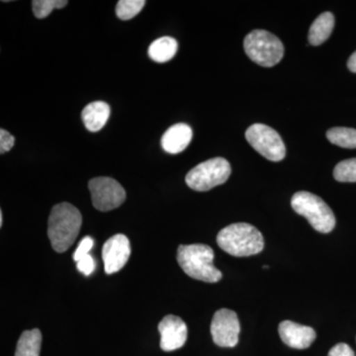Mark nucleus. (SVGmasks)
<instances>
[{"instance_id":"f257e3e1","label":"nucleus","mask_w":356,"mask_h":356,"mask_svg":"<svg viewBox=\"0 0 356 356\" xmlns=\"http://www.w3.org/2000/svg\"><path fill=\"white\" fill-rule=\"evenodd\" d=\"M83 216L72 204L64 202L54 206L48 222V236L51 247L57 252L69 250L79 236Z\"/></svg>"},{"instance_id":"f03ea898","label":"nucleus","mask_w":356,"mask_h":356,"mask_svg":"<svg viewBox=\"0 0 356 356\" xmlns=\"http://www.w3.org/2000/svg\"><path fill=\"white\" fill-rule=\"evenodd\" d=\"M217 243L224 252L236 257L259 254L264 248L261 232L247 222H236L221 229Z\"/></svg>"},{"instance_id":"7ed1b4c3","label":"nucleus","mask_w":356,"mask_h":356,"mask_svg":"<svg viewBox=\"0 0 356 356\" xmlns=\"http://www.w3.org/2000/svg\"><path fill=\"white\" fill-rule=\"evenodd\" d=\"M214 252L207 245H181L177 250V262L187 275L203 282L216 283L222 273L213 264Z\"/></svg>"},{"instance_id":"20e7f679","label":"nucleus","mask_w":356,"mask_h":356,"mask_svg":"<svg viewBox=\"0 0 356 356\" xmlns=\"http://www.w3.org/2000/svg\"><path fill=\"white\" fill-rule=\"evenodd\" d=\"M293 210L305 217L311 226L320 233H331L336 227V217L322 198L307 191L295 193L291 199Z\"/></svg>"},{"instance_id":"39448f33","label":"nucleus","mask_w":356,"mask_h":356,"mask_svg":"<svg viewBox=\"0 0 356 356\" xmlns=\"http://www.w3.org/2000/svg\"><path fill=\"white\" fill-rule=\"evenodd\" d=\"M243 48L252 62L264 67H274L284 56L282 42L266 30L250 32L243 41Z\"/></svg>"},{"instance_id":"423d86ee","label":"nucleus","mask_w":356,"mask_h":356,"mask_svg":"<svg viewBox=\"0 0 356 356\" xmlns=\"http://www.w3.org/2000/svg\"><path fill=\"white\" fill-rule=\"evenodd\" d=\"M229 161L222 158L208 159L192 168L185 177V182L195 191H208L224 184L231 175Z\"/></svg>"},{"instance_id":"0eeeda50","label":"nucleus","mask_w":356,"mask_h":356,"mask_svg":"<svg viewBox=\"0 0 356 356\" xmlns=\"http://www.w3.org/2000/svg\"><path fill=\"white\" fill-rule=\"evenodd\" d=\"M245 138L257 153L271 161L285 158L286 149L280 134L264 124H254L245 132Z\"/></svg>"},{"instance_id":"6e6552de","label":"nucleus","mask_w":356,"mask_h":356,"mask_svg":"<svg viewBox=\"0 0 356 356\" xmlns=\"http://www.w3.org/2000/svg\"><path fill=\"white\" fill-rule=\"evenodd\" d=\"M88 188L93 206L102 212L116 209L125 202V189L113 178H93L89 181Z\"/></svg>"},{"instance_id":"1a4fd4ad","label":"nucleus","mask_w":356,"mask_h":356,"mask_svg":"<svg viewBox=\"0 0 356 356\" xmlns=\"http://www.w3.org/2000/svg\"><path fill=\"white\" fill-rule=\"evenodd\" d=\"M241 325L235 312L221 309L215 313L211 323L213 341L221 348H234L238 343Z\"/></svg>"},{"instance_id":"9d476101","label":"nucleus","mask_w":356,"mask_h":356,"mask_svg":"<svg viewBox=\"0 0 356 356\" xmlns=\"http://www.w3.org/2000/svg\"><path fill=\"white\" fill-rule=\"evenodd\" d=\"M130 255L131 245L127 236L122 234L111 236L102 248L105 273L113 274L120 271L127 264Z\"/></svg>"},{"instance_id":"9b49d317","label":"nucleus","mask_w":356,"mask_h":356,"mask_svg":"<svg viewBox=\"0 0 356 356\" xmlns=\"http://www.w3.org/2000/svg\"><path fill=\"white\" fill-rule=\"evenodd\" d=\"M161 348L173 351L181 348L187 341V325L181 318L168 315L159 325Z\"/></svg>"},{"instance_id":"f8f14e48","label":"nucleus","mask_w":356,"mask_h":356,"mask_svg":"<svg viewBox=\"0 0 356 356\" xmlns=\"http://www.w3.org/2000/svg\"><path fill=\"white\" fill-rule=\"evenodd\" d=\"M283 343L296 350L310 348L315 341L316 332L311 327L297 324L292 321H283L278 327Z\"/></svg>"},{"instance_id":"ddd939ff","label":"nucleus","mask_w":356,"mask_h":356,"mask_svg":"<svg viewBox=\"0 0 356 356\" xmlns=\"http://www.w3.org/2000/svg\"><path fill=\"white\" fill-rule=\"evenodd\" d=\"M192 129L184 123L168 128L161 137V147L166 153L177 154L184 152L192 140Z\"/></svg>"},{"instance_id":"4468645a","label":"nucleus","mask_w":356,"mask_h":356,"mask_svg":"<svg viewBox=\"0 0 356 356\" xmlns=\"http://www.w3.org/2000/svg\"><path fill=\"white\" fill-rule=\"evenodd\" d=\"M110 116V107L106 102H95L89 103L81 112L84 126L90 132L102 130Z\"/></svg>"},{"instance_id":"2eb2a0df","label":"nucleus","mask_w":356,"mask_h":356,"mask_svg":"<svg viewBox=\"0 0 356 356\" xmlns=\"http://www.w3.org/2000/svg\"><path fill=\"white\" fill-rule=\"evenodd\" d=\"M334 27V16L331 13H324L314 21L309 31V42L318 46L329 39Z\"/></svg>"},{"instance_id":"dca6fc26","label":"nucleus","mask_w":356,"mask_h":356,"mask_svg":"<svg viewBox=\"0 0 356 356\" xmlns=\"http://www.w3.org/2000/svg\"><path fill=\"white\" fill-rule=\"evenodd\" d=\"M178 43L172 37H163L154 41L149 48V57L156 63H166L177 54Z\"/></svg>"},{"instance_id":"f3484780","label":"nucleus","mask_w":356,"mask_h":356,"mask_svg":"<svg viewBox=\"0 0 356 356\" xmlns=\"http://www.w3.org/2000/svg\"><path fill=\"white\" fill-rule=\"evenodd\" d=\"M41 346L42 334L38 329L25 331L18 341L15 356H40Z\"/></svg>"},{"instance_id":"a211bd4d","label":"nucleus","mask_w":356,"mask_h":356,"mask_svg":"<svg viewBox=\"0 0 356 356\" xmlns=\"http://www.w3.org/2000/svg\"><path fill=\"white\" fill-rule=\"evenodd\" d=\"M327 138L332 144L344 149H356V130L346 127L330 129Z\"/></svg>"},{"instance_id":"6ab92c4d","label":"nucleus","mask_w":356,"mask_h":356,"mask_svg":"<svg viewBox=\"0 0 356 356\" xmlns=\"http://www.w3.org/2000/svg\"><path fill=\"white\" fill-rule=\"evenodd\" d=\"M145 0H120L117 3L116 14L121 20H130L144 8Z\"/></svg>"},{"instance_id":"aec40b11","label":"nucleus","mask_w":356,"mask_h":356,"mask_svg":"<svg viewBox=\"0 0 356 356\" xmlns=\"http://www.w3.org/2000/svg\"><path fill=\"white\" fill-rule=\"evenodd\" d=\"M334 177L339 182H356V159H346L337 163Z\"/></svg>"},{"instance_id":"412c9836","label":"nucleus","mask_w":356,"mask_h":356,"mask_svg":"<svg viewBox=\"0 0 356 356\" xmlns=\"http://www.w3.org/2000/svg\"><path fill=\"white\" fill-rule=\"evenodd\" d=\"M67 0H34L32 1L33 13L35 17L43 19L50 15L56 8H63L67 6Z\"/></svg>"},{"instance_id":"4be33fe9","label":"nucleus","mask_w":356,"mask_h":356,"mask_svg":"<svg viewBox=\"0 0 356 356\" xmlns=\"http://www.w3.org/2000/svg\"><path fill=\"white\" fill-rule=\"evenodd\" d=\"M93 245H95V241L91 236H86L79 243V247H77L76 252L74 254V261H81L83 257H86L89 254V250H91Z\"/></svg>"},{"instance_id":"5701e85b","label":"nucleus","mask_w":356,"mask_h":356,"mask_svg":"<svg viewBox=\"0 0 356 356\" xmlns=\"http://www.w3.org/2000/svg\"><path fill=\"white\" fill-rule=\"evenodd\" d=\"M15 143V138L4 129L0 130V154H3L10 151Z\"/></svg>"},{"instance_id":"b1692460","label":"nucleus","mask_w":356,"mask_h":356,"mask_svg":"<svg viewBox=\"0 0 356 356\" xmlns=\"http://www.w3.org/2000/svg\"><path fill=\"white\" fill-rule=\"evenodd\" d=\"M76 264L77 269H79L81 273H83L84 275H90V274L95 271V259H93V257H91L90 254H88L86 257H83V259H81V261H77Z\"/></svg>"},{"instance_id":"393cba45","label":"nucleus","mask_w":356,"mask_h":356,"mask_svg":"<svg viewBox=\"0 0 356 356\" xmlns=\"http://www.w3.org/2000/svg\"><path fill=\"white\" fill-rule=\"evenodd\" d=\"M327 356H355V351L346 343H337L331 350Z\"/></svg>"},{"instance_id":"a878e982","label":"nucleus","mask_w":356,"mask_h":356,"mask_svg":"<svg viewBox=\"0 0 356 356\" xmlns=\"http://www.w3.org/2000/svg\"><path fill=\"white\" fill-rule=\"evenodd\" d=\"M348 67L351 72L356 74V51L350 56V60L348 62Z\"/></svg>"},{"instance_id":"bb28decb","label":"nucleus","mask_w":356,"mask_h":356,"mask_svg":"<svg viewBox=\"0 0 356 356\" xmlns=\"http://www.w3.org/2000/svg\"><path fill=\"white\" fill-rule=\"evenodd\" d=\"M3 224V216H2V212H0V226Z\"/></svg>"},{"instance_id":"cd10ccee","label":"nucleus","mask_w":356,"mask_h":356,"mask_svg":"<svg viewBox=\"0 0 356 356\" xmlns=\"http://www.w3.org/2000/svg\"><path fill=\"white\" fill-rule=\"evenodd\" d=\"M268 268H269V267H268V266H264V269H268Z\"/></svg>"}]
</instances>
